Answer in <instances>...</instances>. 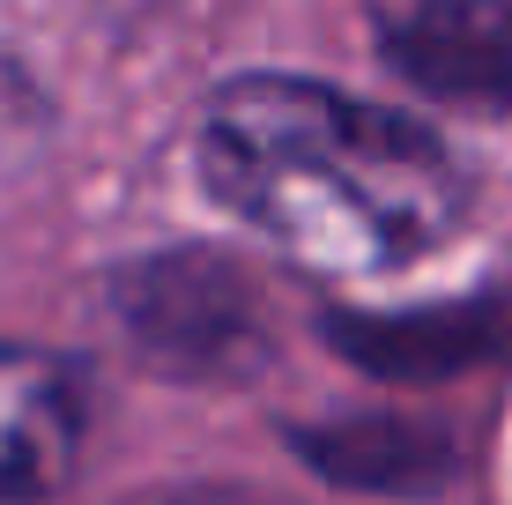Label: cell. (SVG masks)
Returning a JSON list of instances; mask_svg holds the SVG:
<instances>
[{
	"instance_id": "obj_6",
	"label": "cell",
	"mask_w": 512,
	"mask_h": 505,
	"mask_svg": "<svg viewBox=\"0 0 512 505\" xmlns=\"http://www.w3.org/2000/svg\"><path fill=\"white\" fill-rule=\"evenodd\" d=\"M297 454L334 483H364V491H431L453 468V454L416 424H327V431H297Z\"/></svg>"
},
{
	"instance_id": "obj_4",
	"label": "cell",
	"mask_w": 512,
	"mask_h": 505,
	"mask_svg": "<svg viewBox=\"0 0 512 505\" xmlns=\"http://www.w3.org/2000/svg\"><path fill=\"white\" fill-rule=\"evenodd\" d=\"M82 461V379L52 350H0V505H45Z\"/></svg>"
},
{
	"instance_id": "obj_7",
	"label": "cell",
	"mask_w": 512,
	"mask_h": 505,
	"mask_svg": "<svg viewBox=\"0 0 512 505\" xmlns=\"http://www.w3.org/2000/svg\"><path fill=\"white\" fill-rule=\"evenodd\" d=\"M186 505H238V498H186Z\"/></svg>"
},
{
	"instance_id": "obj_2",
	"label": "cell",
	"mask_w": 512,
	"mask_h": 505,
	"mask_svg": "<svg viewBox=\"0 0 512 505\" xmlns=\"http://www.w3.org/2000/svg\"><path fill=\"white\" fill-rule=\"evenodd\" d=\"M379 52L446 104L512 112V0H401L379 23Z\"/></svg>"
},
{
	"instance_id": "obj_5",
	"label": "cell",
	"mask_w": 512,
	"mask_h": 505,
	"mask_svg": "<svg viewBox=\"0 0 512 505\" xmlns=\"http://www.w3.org/2000/svg\"><path fill=\"white\" fill-rule=\"evenodd\" d=\"M334 342L364 372H386V379H453L505 350L512 312L490 298L423 305V312H349V320H334Z\"/></svg>"
},
{
	"instance_id": "obj_3",
	"label": "cell",
	"mask_w": 512,
	"mask_h": 505,
	"mask_svg": "<svg viewBox=\"0 0 512 505\" xmlns=\"http://www.w3.org/2000/svg\"><path fill=\"white\" fill-rule=\"evenodd\" d=\"M127 327L141 350H164L179 364H231L253 342V298L216 253H171V260H141L119 283Z\"/></svg>"
},
{
	"instance_id": "obj_1",
	"label": "cell",
	"mask_w": 512,
	"mask_h": 505,
	"mask_svg": "<svg viewBox=\"0 0 512 505\" xmlns=\"http://www.w3.org/2000/svg\"><path fill=\"white\" fill-rule=\"evenodd\" d=\"M201 179L320 275L409 268L468 216V171L431 127L297 75H238L208 104Z\"/></svg>"
}]
</instances>
